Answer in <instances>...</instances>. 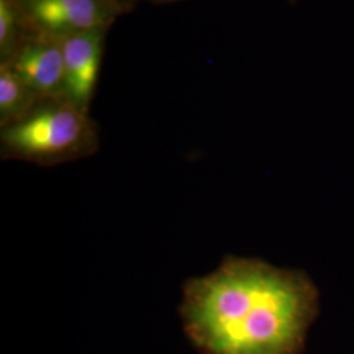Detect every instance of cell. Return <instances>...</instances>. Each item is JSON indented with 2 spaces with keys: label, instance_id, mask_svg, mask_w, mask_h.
Here are the masks:
<instances>
[{
  "label": "cell",
  "instance_id": "cell-1",
  "mask_svg": "<svg viewBox=\"0 0 354 354\" xmlns=\"http://www.w3.org/2000/svg\"><path fill=\"white\" fill-rule=\"evenodd\" d=\"M319 291L301 270L227 257L185 283L180 317L201 354H301Z\"/></svg>",
  "mask_w": 354,
  "mask_h": 354
},
{
  "label": "cell",
  "instance_id": "cell-2",
  "mask_svg": "<svg viewBox=\"0 0 354 354\" xmlns=\"http://www.w3.org/2000/svg\"><path fill=\"white\" fill-rule=\"evenodd\" d=\"M99 145L96 122L64 99L41 100L23 120L0 129L3 159L42 167L88 158Z\"/></svg>",
  "mask_w": 354,
  "mask_h": 354
},
{
  "label": "cell",
  "instance_id": "cell-3",
  "mask_svg": "<svg viewBox=\"0 0 354 354\" xmlns=\"http://www.w3.org/2000/svg\"><path fill=\"white\" fill-rule=\"evenodd\" d=\"M26 29L62 39L93 29H111L122 16L105 0H19Z\"/></svg>",
  "mask_w": 354,
  "mask_h": 354
},
{
  "label": "cell",
  "instance_id": "cell-4",
  "mask_svg": "<svg viewBox=\"0 0 354 354\" xmlns=\"http://www.w3.org/2000/svg\"><path fill=\"white\" fill-rule=\"evenodd\" d=\"M7 64L39 100L64 99L61 39L28 32Z\"/></svg>",
  "mask_w": 354,
  "mask_h": 354
},
{
  "label": "cell",
  "instance_id": "cell-5",
  "mask_svg": "<svg viewBox=\"0 0 354 354\" xmlns=\"http://www.w3.org/2000/svg\"><path fill=\"white\" fill-rule=\"evenodd\" d=\"M109 29H93L61 39L64 50V99L89 113Z\"/></svg>",
  "mask_w": 354,
  "mask_h": 354
},
{
  "label": "cell",
  "instance_id": "cell-6",
  "mask_svg": "<svg viewBox=\"0 0 354 354\" xmlns=\"http://www.w3.org/2000/svg\"><path fill=\"white\" fill-rule=\"evenodd\" d=\"M39 102L8 64H0V129L23 120Z\"/></svg>",
  "mask_w": 354,
  "mask_h": 354
},
{
  "label": "cell",
  "instance_id": "cell-7",
  "mask_svg": "<svg viewBox=\"0 0 354 354\" xmlns=\"http://www.w3.org/2000/svg\"><path fill=\"white\" fill-rule=\"evenodd\" d=\"M28 35L19 0H0V64H7Z\"/></svg>",
  "mask_w": 354,
  "mask_h": 354
},
{
  "label": "cell",
  "instance_id": "cell-8",
  "mask_svg": "<svg viewBox=\"0 0 354 354\" xmlns=\"http://www.w3.org/2000/svg\"><path fill=\"white\" fill-rule=\"evenodd\" d=\"M105 1H108L109 4L114 6L120 12L125 15V13L133 11L134 7L137 6V3L140 0H105Z\"/></svg>",
  "mask_w": 354,
  "mask_h": 354
},
{
  "label": "cell",
  "instance_id": "cell-9",
  "mask_svg": "<svg viewBox=\"0 0 354 354\" xmlns=\"http://www.w3.org/2000/svg\"><path fill=\"white\" fill-rule=\"evenodd\" d=\"M155 4H168V3H175V1H180V0H150Z\"/></svg>",
  "mask_w": 354,
  "mask_h": 354
}]
</instances>
